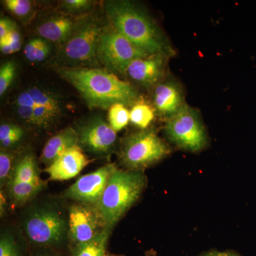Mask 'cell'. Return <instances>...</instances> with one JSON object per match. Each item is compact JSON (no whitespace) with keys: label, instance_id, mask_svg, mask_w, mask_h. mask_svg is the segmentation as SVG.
I'll return each instance as SVG.
<instances>
[{"label":"cell","instance_id":"obj_5","mask_svg":"<svg viewBox=\"0 0 256 256\" xmlns=\"http://www.w3.org/2000/svg\"><path fill=\"white\" fill-rule=\"evenodd\" d=\"M164 129L170 140L184 150L198 152L208 146V134L200 112L188 104L166 120Z\"/></svg>","mask_w":256,"mask_h":256},{"label":"cell","instance_id":"obj_14","mask_svg":"<svg viewBox=\"0 0 256 256\" xmlns=\"http://www.w3.org/2000/svg\"><path fill=\"white\" fill-rule=\"evenodd\" d=\"M154 104L162 116L169 118L186 105L182 88L174 80L160 82L154 90Z\"/></svg>","mask_w":256,"mask_h":256},{"label":"cell","instance_id":"obj_20","mask_svg":"<svg viewBox=\"0 0 256 256\" xmlns=\"http://www.w3.org/2000/svg\"><path fill=\"white\" fill-rule=\"evenodd\" d=\"M130 122L136 127L146 130L154 118L153 108L144 101L138 100L130 110Z\"/></svg>","mask_w":256,"mask_h":256},{"label":"cell","instance_id":"obj_37","mask_svg":"<svg viewBox=\"0 0 256 256\" xmlns=\"http://www.w3.org/2000/svg\"><path fill=\"white\" fill-rule=\"evenodd\" d=\"M1 198H0V213L1 216L4 215L5 212V205H6V202H5V198L4 195H3L2 192H1Z\"/></svg>","mask_w":256,"mask_h":256},{"label":"cell","instance_id":"obj_29","mask_svg":"<svg viewBox=\"0 0 256 256\" xmlns=\"http://www.w3.org/2000/svg\"><path fill=\"white\" fill-rule=\"evenodd\" d=\"M92 2L87 0H66L63 2L64 9L70 12H80L89 9Z\"/></svg>","mask_w":256,"mask_h":256},{"label":"cell","instance_id":"obj_19","mask_svg":"<svg viewBox=\"0 0 256 256\" xmlns=\"http://www.w3.org/2000/svg\"><path fill=\"white\" fill-rule=\"evenodd\" d=\"M110 228H106L90 242L76 246L74 256H106V247L110 234Z\"/></svg>","mask_w":256,"mask_h":256},{"label":"cell","instance_id":"obj_32","mask_svg":"<svg viewBox=\"0 0 256 256\" xmlns=\"http://www.w3.org/2000/svg\"><path fill=\"white\" fill-rule=\"evenodd\" d=\"M16 105L18 106H25V107H31L34 108L36 107L34 101L28 90L21 92L16 98Z\"/></svg>","mask_w":256,"mask_h":256},{"label":"cell","instance_id":"obj_16","mask_svg":"<svg viewBox=\"0 0 256 256\" xmlns=\"http://www.w3.org/2000/svg\"><path fill=\"white\" fill-rule=\"evenodd\" d=\"M78 144V133L72 128H65L48 140L42 151L40 161L50 166L64 152Z\"/></svg>","mask_w":256,"mask_h":256},{"label":"cell","instance_id":"obj_2","mask_svg":"<svg viewBox=\"0 0 256 256\" xmlns=\"http://www.w3.org/2000/svg\"><path fill=\"white\" fill-rule=\"evenodd\" d=\"M105 9L112 28L141 50L150 55L174 54V50L150 16L134 3L109 1L106 3Z\"/></svg>","mask_w":256,"mask_h":256},{"label":"cell","instance_id":"obj_6","mask_svg":"<svg viewBox=\"0 0 256 256\" xmlns=\"http://www.w3.org/2000/svg\"><path fill=\"white\" fill-rule=\"evenodd\" d=\"M149 55L114 28L104 30L98 46V60L108 68L120 74L126 73L132 60Z\"/></svg>","mask_w":256,"mask_h":256},{"label":"cell","instance_id":"obj_26","mask_svg":"<svg viewBox=\"0 0 256 256\" xmlns=\"http://www.w3.org/2000/svg\"><path fill=\"white\" fill-rule=\"evenodd\" d=\"M4 3L8 10L20 18L26 16L32 11V4L28 0H6Z\"/></svg>","mask_w":256,"mask_h":256},{"label":"cell","instance_id":"obj_27","mask_svg":"<svg viewBox=\"0 0 256 256\" xmlns=\"http://www.w3.org/2000/svg\"><path fill=\"white\" fill-rule=\"evenodd\" d=\"M0 256H18V248L11 236H2L0 240Z\"/></svg>","mask_w":256,"mask_h":256},{"label":"cell","instance_id":"obj_31","mask_svg":"<svg viewBox=\"0 0 256 256\" xmlns=\"http://www.w3.org/2000/svg\"><path fill=\"white\" fill-rule=\"evenodd\" d=\"M4 38H8L9 40L10 44H11L12 48L13 53L18 52L20 50L22 46L21 36H20V32H18L16 26H14L8 36Z\"/></svg>","mask_w":256,"mask_h":256},{"label":"cell","instance_id":"obj_11","mask_svg":"<svg viewBox=\"0 0 256 256\" xmlns=\"http://www.w3.org/2000/svg\"><path fill=\"white\" fill-rule=\"evenodd\" d=\"M79 144L98 154L108 152L117 140V132L104 120L96 118L80 128Z\"/></svg>","mask_w":256,"mask_h":256},{"label":"cell","instance_id":"obj_10","mask_svg":"<svg viewBox=\"0 0 256 256\" xmlns=\"http://www.w3.org/2000/svg\"><path fill=\"white\" fill-rule=\"evenodd\" d=\"M117 170L114 164H108L84 176L64 192V196L84 204L97 206L110 176Z\"/></svg>","mask_w":256,"mask_h":256},{"label":"cell","instance_id":"obj_25","mask_svg":"<svg viewBox=\"0 0 256 256\" xmlns=\"http://www.w3.org/2000/svg\"><path fill=\"white\" fill-rule=\"evenodd\" d=\"M34 126L47 128L50 127L60 116L45 108L37 106L34 108Z\"/></svg>","mask_w":256,"mask_h":256},{"label":"cell","instance_id":"obj_8","mask_svg":"<svg viewBox=\"0 0 256 256\" xmlns=\"http://www.w3.org/2000/svg\"><path fill=\"white\" fill-rule=\"evenodd\" d=\"M108 228L96 206L78 204L69 208L68 236L76 246L90 242Z\"/></svg>","mask_w":256,"mask_h":256},{"label":"cell","instance_id":"obj_39","mask_svg":"<svg viewBox=\"0 0 256 256\" xmlns=\"http://www.w3.org/2000/svg\"><path fill=\"white\" fill-rule=\"evenodd\" d=\"M224 256H240L234 252H224Z\"/></svg>","mask_w":256,"mask_h":256},{"label":"cell","instance_id":"obj_24","mask_svg":"<svg viewBox=\"0 0 256 256\" xmlns=\"http://www.w3.org/2000/svg\"><path fill=\"white\" fill-rule=\"evenodd\" d=\"M15 66L12 62H8L2 64L0 68V96H3L6 92L15 75Z\"/></svg>","mask_w":256,"mask_h":256},{"label":"cell","instance_id":"obj_17","mask_svg":"<svg viewBox=\"0 0 256 256\" xmlns=\"http://www.w3.org/2000/svg\"><path fill=\"white\" fill-rule=\"evenodd\" d=\"M12 180L28 183H43L38 175L36 160L32 154H25L16 163Z\"/></svg>","mask_w":256,"mask_h":256},{"label":"cell","instance_id":"obj_40","mask_svg":"<svg viewBox=\"0 0 256 256\" xmlns=\"http://www.w3.org/2000/svg\"></svg>","mask_w":256,"mask_h":256},{"label":"cell","instance_id":"obj_23","mask_svg":"<svg viewBox=\"0 0 256 256\" xmlns=\"http://www.w3.org/2000/svg\"><path fill=\"white\" fill-rule=\"evenodd\" d=\"M13 163V154L2 150L0 152V182L2 186L8 184L12 180L13 173L16 166Z\"/></svg>","mask_w":256,"mask_h":256},{"label":"cell","instance_id":"obj_30","mask_svg":"<svg viewBox=\"0 0 256 256\" xmlns=\"http://www.w3.org/2000/svg\"><path fill=\"white\" fill-rule=\"evenodd\" d=\"M41 41L42 40H40V38H34V40L28 42L26 46L24 47V53L26 58L30 62H36L37 50H38Z\"/></svg>","mask_w":256,"mask_h":256},{"label":"cell","instance_id":"obj_1","mask_svg":"<svg viewBox=\"0 0 256 256\" xmlns=\"http://www.w3.org/2000/svg\"><path fill=\"white\" fill-rule=\"evenodd\" d=\"M57 72L78 90L89 107L110 108L116 104L133 106L138 100V92L131 84L107 70L60 67Z\"/></svg>","mask_w":256,"mask_h":256},{"label":"cell","instance_id":"obj_34","mask_svg":"<svg viewBox=\"0 0 256 256\" xmlns=\"http://www.w3.org/2000/svg\"><path fill=\"white\" fill-rule=\"evenodd\" d=\"M14 26V24L8 18H1L0 20V40H3L8 37Z\"/></svg>","mask_w":256,"mask_h":256},{"label":"cell","instance_id":"obj_7","mask_svg":"<svg viewBox=\"0 0 256 256\" xmlns=\"http://www.w3.org/2000/svg\"><path fill=\"white\" fill-rule=\"evenodd\" d=\"M104 30L97 18H84L72 36L60 45V56L70 63L94 60L97 57L98 46Z\"/></svg>","mask_w":256,"mask_h":256},{"label":"cell","instance_id":"obj_3","mask_svg":"<svg viewBox=\"0 0 256 256\" xmlns=\"http://www.w3.org/2000/svg\"><path fill=\"white\" fill-rule=\"evenodd\" d=\"M144 172L117 169L110 176L96 208L112 228L138 201L146 186Z\"/></svg>","mask_w":256,"mask_h":256},{"label":"cell","instance_id":"obj_12","mask_svg":"<svg viewBox=\"0 0 256 256\" xmlns=\"http://www.w3.org/2000/svg\"><path fill=\"white\" fill-rule=\"evenodd\" d=\"M169 58L158 54L136 58L130 64L126 74L134 82L144 86H156L164 76Z\"/></svg>","mask_w":256,"mask_h":256},{"label":"cell","instance_id":"obj_15","mask_svg":"<svg viewBox=\"0 0 256 256\" xmlns=\"http://www.w3.org/2000/svg\"><path fill=\"white\" fill-rule=\"evenodd\" d=\"M84 18L72 16H53L40 24L37 33L44 38L62 45L72 36Z\"/></svg>","mask_w":256,"mask_h":256},{"label":"cell","instance_id":"obj_41","mask_svg":"<svg viewBox=\"0 0 256 256\" xmlns=\"http://www.w3.org/2000/svg\"></svg>","mask_w":256,"mask_h":256},{"label":"cell","instance_id":"obj_4","mask_svg":"<svg viewBox=\"0 0 256 256\" xmlns=\"http://www.w3.org/2000/svg\"><path fill=\"white\" fill-rule=\"evenodd\" d=\"M168 144L152 130L132 133L124 140L120 152L121 163L132 171H142L169 156Z\"/></svg>","mask_w":256,"mask_h":256},{"label":"cell","instance_id":"obj_33","mask_svg":"<svg viewBox=\"0 0 256 256\" xmlns=\"http://www.w3.org/2000/svg\"><path fill=\"white\" fill-rule=\"evenodd\" d=\"M18 114L20 117L28 124H34V108L25 106H18Z\"/></svg>","mask_w":256,"mask_h":256},{"label":"cell","instance_id":"obj_9","mask_svg":"<svg viewBox=\"0 0 256 256\" xmlns=\"http://www.w3.org/2000/svg\"><path fill=\"white\" fill-rule=\"evenodd\" d=\"M28 239L38 245H53L63 238L66 222L54 210H38L32 214L24 226Z\"/></svg>","mask_w":256,"mask_h":256},{"label":"cell","instance_id":"obj_22","mask_svg":"<svg viewBox=\"0 0 256 256\" xmlns=\"http://www.w3.org/2000/svg\"><path fill=\"white\" fill-rule=\"evenodd\" d=\"M28 92L34 101L37 106L45 108L54 114L60 116V102L53 96L40 90L38 88H31L28 89Z\"/></svg>","mask_w":256,"mask_h":256},{"label":"cell","instance_id":"obj_28","mask_svg":"<svg viewBox=\"0 0 256 256\" xmlns=\"http://www.w3.org/2000/svg\"><path fill=\"white\" fill-rule=\"evenodd\" d=\"M23 136V130L20 126L10 124H2L0 126V142L10 138H22Z\"/></svg>","mask_w":256,"mask_h":256},{"label":"cell","instance_id":"obj_38","mask_svg":"<svg viewBox=\"0 0 256 256\" xmlns=\"http://www.w3.org/2000/svg\"><path fill=\"white\" fill-rule=\"evenodd\" d=\"M224 252H212L202 256H224Z\"/></svg>","mask_w":256,"mask_h":256},{"label":"cell","instance_id":"obj_21","mask_svg":"<svg viewBox=\"0 0 256 256\" xmlns=\"http://www.w3.org/2000/svg\"><path fill=\"white\" fill-rule=\"evenodd\" d=\"M109 124L116 132H118L128 126L130 121V114L126 105L116 104L108 111Z\"/></svg>","mask_w":256,"mask_h":256},{"label":"cell","instance_id":"obj_13","mask_svg":"<svg viewBox=\"0 0 256 256\" xmlns=\"http://www.w3.org/2000/svg\"><path fill=\"white\" fill-rule=\"evenodd\" d=\"M89 163L82 148L76 146L64 152L45 172L52 181H65L76 176Z\"/></svg>","mask_w":256,"mask_h":256},{"label":"cell","instance_id":"obj_35","mask_svg":"<svg viewBox=\"0 0 256 256\" xmlns=\"http://www.w3.org/2000/svg\"><path fill=\"white\" fill-rule=\"evenodd\" d=\"M48 52H50V46L46 42L42 40L37 50L36 62H42L44 60L48 54Z\"/></svg>","mask_w":256,"mask_h":256},{"label":"cell","instance_id":"obj_18","mask_svg":"<svg viewBox=\"0 0 256 256\" xmlns=\"http://www.w3.org/2000/svg\"><path fill=\"white\" fill-rule=\"evenodd\" d=\"M10 196L15 203L22 204L31 200L44 186V184L24 182L11 180L8 184Z\"/></svg>","mask_w":256,"mask_h":256},{"label":"cell","instance_id":"obj_36","mask_svg":"<svg viewBox=\"0 0 256 256\" xmlns=\"http://www.w3.org/2000/svg\"><path fill=\"white\" fill-rule=\"evenodd\" d=\"M0 50L4 54H13L11 44H10L8 38L0 40Z\"/></svg>","mask_w":256,"mask_h":256}]
</instances>
